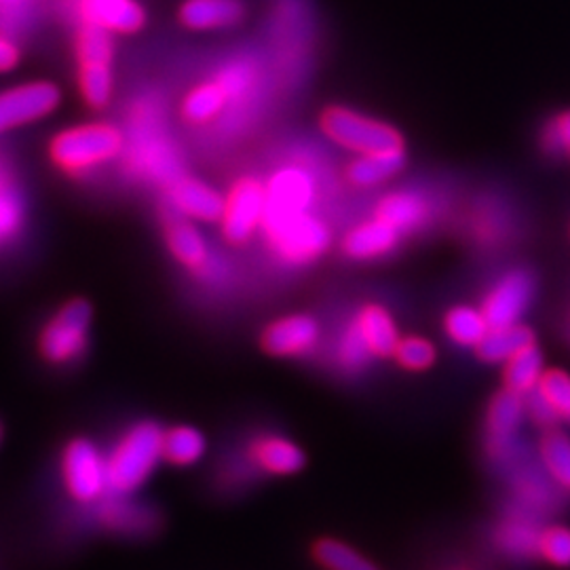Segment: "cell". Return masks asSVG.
Masks as SVG:
<instances>
[{
    "label": "cell",
    "instance_id": "1",
    "mask_svg": "<svg viewBox=\"0 0 570 570\" xmlns=\"http://www.w3.org/2000/svg\"><path fill=\"white\" fill-rule=\"evenodd\" d=\"M164 429L155 421L136 423L122 433L117 446L106 456L108 487L115 494L140 489L164 459Z\"/></svg>",
    "mask_w": 570,
    "mask_h": 570
},
{
    "label": "cell",
    "instance_id": "2",
    "mask_svg": "<svg viewBox=\"0 0 570 570\" xmlns=\"http://www.w3.org/2000/svg\"><path fill=\"white\" fill-rule=\"evenodd\" d=\"M266 239L285 265L303 266L317 261L330 245L327 226L308 212L263 223Z\"/></svg>",
    "mask_w": 570,
    "mask_h": 570
},
{
    "label": "cell",
    "instance_id": "3",
    "mask_svg": "<svg viewBox=\"0 0 570 570\" xmlns=\"http://www.w3.org/2000/svg\"><path fill=\"white\" fill-rule=\"evenodd\" d=\"M121 148V131L112 125L96 122L61 131L51 142V159L66 171H85L115 159Z\"/></svg>",
    "mask_w": 570,
    "mask_h": 570
},
{
    "label": "cell",
    "instance_id": "4",
    "mask_svg": "<svg viewBox=\"0 0 570 570\" xmlns=\"http://www.w3.org/2000/svg\"><path fill=\"white\" fill-rule=\"evenodd\" d=\"M322 129L330 140L360 155L404 150V138L387 122L357 115L348 108H327L322 115Z\"/></svg>",
    "mask_w": 570,
    "mask_h": 570
},
{
    "label": "cell",
    "instance_id": "5",
    "mask_svg": "<svg viewBox=\"0 0 570 570\" xmlns=\"http://www.w3.org/2000/svg\"><path fill=\"white\" fill-rule=\"evenodd\" d=\"M91 317V305L82 298H75L61 306L41 330L39 351L42 357L53 366L79 360L89 346Z\"/></svg>",
    "mask_w": 570,
    "mask_h": 570
},
{
    "label": "cell",
    "instance_id": "6",
    "mask_svg": "<svg viewBox=\"0 0 570 570\" xmlns=\"http://www.w3.org/2000/svg\"><path fill=\"white\" fill-rule=\"evenodd\" d=\"M61 475L66 490L79 503L102 499L108 487V461L98 446L85 438L72 440L61 454Z\"/></svg>",
    "mask_w": 570,
    "mask_h": 570
},
{
    "label": "cell",
    "instance_id": "7",
    "mask_svg": "<svg viewBox=\"0 0 570 570\" xmlns=\"http://www.w3.org/2000/svg\"><path fill=\"white\" fill-rule=\"evenodd\" d=\"M266 212V186L254 178H244L233 186L223 212L226 242L245 244L263 225Z\"/></svg>",
    "mask_w": 570,
    "mask_h": 570
},
{
    "label": "cell",
    "instance_id": "8",
    "mask_svg": "<svg viewBox=\"0 0 570 570\" xmlns=\"http://www.w3.org/2000/svg\"><path fill=\"white\" fill-rule=\"evenodd\" d=\"M60 104L53 82H28L0 94V134L51 115Z\"/></svg>",
    "mask_w": 570,
    "mask_h": 570
},
{
    "label": "cell",
    "instance_id": "9",
    "mask_svg": "<svg viewBox=\"0 0 570 570\" xmlns=\"http://www.w3.org/2000/svg\"><path fill=\"white\" fill-rule=\"evenodd\" d=\"M534 294V282L529 271H511L492 287L482 305L490 327L513 326L529 308Z\"/></svg>",
    "mask_w": 570,
    "mask_h": 570
},
{
    "label": "cell",
    "instance_id": "10",
    "mask_svg": "<svg viewBox=\"0 0 570 570\" xmlns=\"http://www.w3.org/2000/svg\"><path fill=\"white\" fill-rule=\"evenodd\" d=\"M313 178L298 167H285L266 184L265 220L308 212V205L313 204Z\"/></svg>",
    "mask_w": 570,
    "mask_h": 570
},
{
    "label": "cell",
    "instance_id": "11",
    "mask_svg": "<svg viewBox=\"0 0 570 570\" xmlns=\"http://www.w3.org/2000/svg\"><path fill=\"white\" fill-rule=\"evenodd\" d=\"M322 338V327L311 315H287L266 327L263 348L277 357H296L313 351Z\"/></svg>",
    "mask_w": 570,
    "mask_h": 570
},
{
    "label": "cell",
    "instance_id": "12",
    "mask_svg": "<svg viewBox=\"0 0 570 570\" xmlns=\"http://www.w3.org/2000/svg\"><path fill=\"white\" fill-rule=\"evenodd\" d=\"M527 414V402L515 391H503L492 400L487 416L490 454L499 461L508 459L513 452L515 433Z\"/></svg>",
    "mask_w": 570,
    "mask_h": 570
},
{
    "label": "cell",
    "instance_id": "13",
    "mask_svg": "<svg viewBox=\"0 0 570 570\" xmlns=\"http://www.w3.org/2000/svg\"><path fill=\"white\" fill-rule=\"evenodd\" d=\"M370 357H389L400 343L397 326L385 306H362L348 322Z\"/></svg>",
    "mask_w": 570,
    "mask_h": 570
},
{
    "label": "cell",
    "instance_id": "14",
    "mask_svg": "<svg viewBox=\"0 0 570 570\" xmlns=\"http://www.w3.org/2000/svg\"><path fill=\"white\" fill-rule=\"evenodd\" d=\"M77 7L85 23L117 35L138 32L146 20L138 0H79Z\"/></svg>",
    "mask_w": 570,
    "mask_h": 570
},
{
    "label": "cell",
    "instance_id": "15",
    "mask_svg": "<svg viewBox=\"0 0 570 570\" xmlns=\"http://www.w3.org/2000/svg\"><path fill=\"white\" fill-rule=\"evenodd\" d=\"M402 233L381 218H372L364 225L355 226L343 239V252L353 261H374L389 254Z\"/></svg>",
    "mask_w": 570,
    "mask_h": 570
},
{
    "label": "cell",
    "instance_id": "16",
    "mask_svg": "<svg viewBox=\"0 0 570 570\" xmlns=\"http://www.w3.org/2000/svg\"><path fill=\"white\" fill-rule=\"evenodd\" d=\"M169 199L178 212L199 220H220L225 212L223 197L195 178H178L169 186Z\"/></svg>",
    "mask_w": 570,
    "mask_h": 570
},
{
    "label": "cell",
    "instance_id": "17",
    "mask_svg": "<svg viewBox=\"0 0 570 570\" xmlns=\"http://www.w3.org/2000/svg\"><path fill=\"white\" fill-rule=\"evenodd\" d=\"M249 459L273 475H292L305 468V452L282 435H263L252 442Z\"/></svg>",
    "mask_w": 570,
    "mask_h": 570
},
{
    "label": "cell",
    "instance_id": "18",
    "mask_svg": "<svg viewBox=\"0 0 570 570\" xmlns=\"http://www.w3.org/2000/svg\"><path fill=\"white\" fill-rule=\"evenodd\" d=\"M244 13L242 0H186L180 9V20L195 30H216L239 23Z\"/></svg>",
    "mask_w": 570,
    "mask_h": 570
},
{
    "label": "cell",
    "instance_id": "19",
    "mask_svg": "<svg viewBox=\"0 0 570 570\" xmlns=\"http://www.w3.org/2000/svg\"><path fill=\"white\" fill-rule=\"evenodd\" d=\"M428 202L421 195L410 193V190L391 193L385 199H381V204L376 205V218L397 228L402 235L419 228L428 220Z\"/></svg>",
    "mask_w": 570,
    "mask_h": 570
},
{
    "label": "cell",
    "instance_id": "20",
    "mask_svg": "<svg viewBox=\"0 0 570 570\" xmlns=\"http://www.w3.org/2000/svg\"><path fill=\"white\" fill-rule=\"evenodd\" d=\"M534 345V336L529 327L513 326L490 327L487 336L475 346L478 357L489 364H505L522 348Z\"/></svg>",
    "mask_w": 570,
    "mask_h": 570
},
{
    "label": "cell",
    "instance_id": "21",
    "mask_svg": "<svg viewBox=\"0 0 570 570\" xmlns=\"http://www.w3.org/2000/svg\"><path fill=\"white\" fill-rule=\"evenodd\" d=\"M167 247L178 263H183L190 271H204L209 265V249L205 244L204 235L184 220H171L165 228Z\"/></svg>",
    "mask_w": 570,
    "mask_h": 570
},
{
    "label": "cell",
    "instance_id": "22",
    "mask_svg": "<svg viewBox=\"0 0 570 570\" xmlns=\"http://www.w3.org/2000/svg\"><path fill=\"white\" fill-rule=\"evenodd\" d=\"M404 150L397 153H379V155H362V159L353 161L346 167L348 183L362 188H370L376 184L385 183L404 167Z\"/></svg>",
    "mask_w": 570,
    "mask_h": 570
},
{
    "label": "cell",
    "instance_id": "23",
    "mask_svg": "<svg viewBox=\"0 0 570 570\" xmlns=\"http://www.w3.org/2000/svg\"><path fill=\"white\" fill-rule=\"evenodd\" d=\"M207 442L199 429L180 425L165 431L164 459L171 465L188 468L204 459Z\"/></svg>",
    "mask_w": 570,
    "mask_h": 570
},
{
    "label": "cell",
    "instance_id": "24",
    "mask_svg": "<svg viewBox=\"0 0 570 570\" xmlns=\"http://www.w3.org/2000/svg\"><path fill=\"white\" fill-rule=\"evenodd\" d=\"M100 520L108 529L125 530V532H144L157 527V518L153 511L121 499V494L104 503Z\"/></svg>",
    "mask_w": 570,
    "mask_h": 570
},
{
    "label": "cell",
    "instance_id": "25",
    "mask_svg": "<svg viewBox=\"0 0 570 570\" xmlns=\"http://www.w3.org/2000/svg\"><path fill=\"white\" fill-rule=\"evenodd\" d=\"M228 102V94L220 81H207L197 85L183 104V117L193 125L216 119Z\"/></svg>",
    "mask_w": 570,
    "mask_h": 570
},
{
    "label": "cell",
    "instance_id": "26",
    "mask_svg": "<svg viewBox=\"0 0 570 570\" xmlns=\"http://www.w3.org/2000/svg\"><path fill=\"white\" fill-rule=\"evenodd\" d=\"M446 334L452 343L461 346L480 345V341L487 336L490 330L489 320L484 317L482 308L473 306H454L450 308L446 320H444Z\"/></svg>",
    "mask_w": 570,
    "mask_h": 570
},
{
    "label": "cell",
    "instance_id": "27",
    "mask_svg": "<svg viewBox=\"0 0 570 570\" xmlns=\"http://www.w3.org/2000/svg\"><path fill=\"white\" fill-rule=\"evenodd\" d=\"M543 372V355L537 346H527L505 362V385L520 395H529L539 385Z\"/></svg>",
    "mask_w": 570,
    "mask_h": 570
},
{
    "label": "cell",
    "instance_id": "28",
    "mask_svg": "<svg viewBox=\"0 0 570 570\" xmlns=\"http://www.w3.org/2000/svg\"><path fill=\"white\" fill-rule=\"evenodd\" d=\"M541 532L537 520H532V515H511L510 520L503 522V527L499 530V546L511 556H520L527 558L532 553H539V539Z\"/></svg>",
    "mask_w": 570,
    "mask_h": 570
},
{
    "label": "cell",
    "instance_id": "29",
    "mask_svg": "<svg viewBox=\"0 0 570 570\" xmlns=\"http://www.w3.org/2000/svg\"><path fill=\"white\" fill-rule=\"evenodd\" d=\"M313 553L317 562L327 570H381L362 553L336 539H322Z\"/></svg>",
    "mask_w": 570,
    "mask_h": 570
},
{
    "label": "cell",
    "instance_id": "30",
    "mask_svg": "<svg viewBox=\"0 0 570 570\" xmlns=\"http://www.w3.org/2000/svg\"><path fill=\"white\" fill-rule=\"evenodd\" d=\"M541 461L551 478L570 489V438L562 431H550L541 442Z\"/></svg>",
    "mask_w": 570,
    "mask_h": 570
},
{
    "label": "cell",
    "instance_id": "31",
    "mask_svg": "<svg viewBox=\"0 0 570 570\" xmlns=\"http://www.w3.org/2000/svg\"><path fill=\"white\" fill-rule=\"evenodd\" d=\"M79 85H81L85 102L94 108H104L106 104L110 102V96H112L110 63H102V61L81 63Z\"/></svg>",
    "mask_w": 570,
    "mask_h": 570
},
{
    "label": "cell",
    "instance_id": "32",
    "mask_svg": "<svg viewBox=\"0 0 570 570\" xmlns=\"http://www.w3.org/2000/svg\"><path fill=\"white\" fill-rule=\"evenodd\" d=\"M110 35L112 32H108L104 28L85 23L77 37V56L81 63H94V61L110 63L112 53H115V45H112Z\"/></svg>",
    "mask_w": 570,
    "mask_h": 570
},
{
    "label": "cell",
    "instance_id": "33",
    "mask_svg": "<svg viewBox=\"0 0 570 570\" xmlns=\"http://www.w3.org/2000/svg\"><path fill=\"white\" fill-rule=\"evenodd\" d=\"M560 419H570V376L562 370L543 372L539 385L534 389Z\"/></svg>",
    "mask_w": 570,
    "mask_h": 570
},
{
    "label": "cell",
    "instance_id": "34",
    "mask_svg": "<svg viewBox=\"0 0 570 570\" xmlns=\"http://www.w3.org/2000/svg\"><path fill=\"white\" fill-rule=\"evenodd\" d=\"M393 357L397 360V364L412 372H421L433 366L435 362V346L429 343L423 336H406L400 338V343L393 351Z\"/></svg>",
    "mask_w": 570,
    "mask_h": 570
},
{
    "label": "cell",
    "instance_id": "35",
    "mask_svg": "<svg viewBox=\"0 0 570 570\" xmlns=\"http://www.w3.org/2000/svg\"><path fill=\"white\" fill-rule=\"evenodd\" d=\"M539 553L556 567L570 564V530L564 527H551L541 532Z\"/></svg>",
    "mask_w": 570,
    "mask_h": 570
},
{
    "label": "cell",
    "instance_id": "36",
    "mask_svg": "<svg viewBox=\"0 0 570 570\" xmlns=\"http://www.w3.org/2000/svg\"><path fill=\"white\" fill-rule=\"evenodd\" d=\"M21 225L20 197L9 188V184L0 186V242H7L18 233Z\"/></svg>",
    "mask_w": 570,
    "mask_h": 570
},
{
    "label": "cell",
    "instance_id": "37",
    "mask_svg": "<svg viewBox=\"0 0 570 570\" xmlns=\"http://www.w3.org/2000/svg\"><path fill=\"white\" fill-rule=\"evenodd\" d=\"M543 144L550 153H569L570 155V110L553 119L546 131Z\"/></svg>",
    "mask_w": 570,
    "mask_h": 570
},
{
    "label": "cell",
    "instance_id": "38",
    "mask_svg": "<svg viewBox=\"0 0 570 570\" xmlns=\"http://www.w3.org/2000/svg\"><path fill=\"white\" fill-rule=\"evenodd\" d=\"M518 490H520V497L529 503L530 508H543L550 503V499H548L551 497L550 487L539 475H534V478H532V473L524 475L518 484Z\"/></svg>",
    "mask_w": 570,
    "mask_h": 570
},
{
    "label": "cell",
    "instance_id": "39",
    "mask_svg": "<svg viewBox=\"0 0 570 570\" xmlns=\"http://www.w3.org/2000/svg\"><path fill=\"white\" fill-rule=\"evenodd\" d=\"M527 412L532 416V421H537L539 425H553L560 416L553 412V407L537 393V391H530L529 400H527Z\"/></svg>",
    "mask_w": 570,
    "mask_h": 570
},
{
    "label": "cell",
    "instance_id": "40",
    "mask_svg": "<svg viewBox=\"0 0 570 570\" xmlns=\"http://www.w3.org/2000/svg\"><path fill=\"white\" fill-rule=\"evenodd\" d=\"M20 63V49L13 41L0 35V72H9Z\"/></svg>",
    "mask_w": 570,
    "mask_h": 570
},
{
    "label": "cell",
    "instance_id": "41",
    "mask_svg": "<svg viewBox=\"0 0 570 570\" xmlns=\"http://www.w3.org/2000/svg\"><path fill=\"white\" fill-rule=\"evenodd\" d=\"M26 0H0V11H7V7H18Z\"/></svg>",
    "mask_w": 570,
    "mask_h": 570
},
{
    "label": "cell",
    "instance_id": "42",
    "mask_svg": "<svg viewBox=\"0 0 570 570\" xmlns=\"http://www.w3.org/2000/svg\"><path fill=\"white\" fill-rule=\"evenodd\" d=\"M2 435H4V429H2V423H0V442H2Z\"/></svg>",
    "mask_w": 570,
    "mask_h": 570
}]
</instances>
